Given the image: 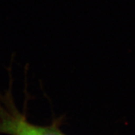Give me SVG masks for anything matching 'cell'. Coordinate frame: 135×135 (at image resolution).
Masks as SVG:
<instances>
[{
  "mask_svg": "<svg viewBox=\"0 0 135 135\" xmlns=\"http://www.w3.org/2000/svg\"><path fill=\"white\" fill-rule=\"evenodd\" d=\"M0 134L8 135H65L57 126L29 122L13 103L11 96L0 95Z\"/></svg>",
  "mask_w": 135,
  "mask_h": 135,
  "instance_id": "1",
  "label": "cell"
}]
</instances>
